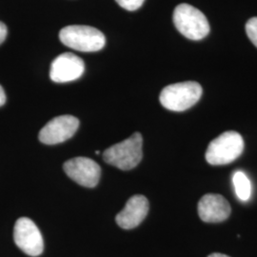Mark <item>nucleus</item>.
<instances>
[{
  "label": "nucleus",
  "instance_id": "nucleus-1",
  "mask_svg": "<svg viewBox=\"0 0 257 257\" xmlns=\"http://www.w3.org/2000/svg\"><path fill=\"white\" fill-rule=\"evenodd\" d=\"M142 146V136L136 133L124 141L108 148L103 153V158L110 165L122 171H128L140 163L143 156Z\"/></svg>",
  "mask_w": 257,
  "mask_h": 257
},
{
  "label": "nucleus",
  "instance_id": "nucleus-2",
  "mask_svg": "<svg viewBox=\"0 0 257 257\" xmlns=\"http://www.w3.org/2000/svg\"><path fill=\"white\" fill-rule=\"evenodd\" d=\"M202 87L194 81L175 83L165 87L159 99L167 110L184 111L192 108L202 95Z\"/></svg>",
  "mask_w": 257,
  "mask_h": 257
},
{
  "label": "nucleus",
  "instance_id": "nucleus-3",
  "mask_svg": "<svg viewBox=\"0 0 257 257\" xmlns=\"http://www.w3.org/2000/svg\"><path fill=\"white\" fill-rule=\"evenodd\" d=\"M244 151L241 135L229 131L213 139L206 152V160L213 166L226 165L236 160Z\"/></svg>",
  "mask_w": 257,
  "mask_h": 257
},
{
  "label": "nucleus",
  "instance_id": "nucleus-4",
  "mask_svg": "<svg viewBox=\"0 0 257 257\" xmlns=\"http://www.w3.org/2000/svg\"><path fill=\"white\" fill-rule=\"evenodd\" d=\"M59 38L65 46L84 53L100 51L106 43L105 36L99 30L83 25L63 28L59 33Z\"/></svg>",
  "mask_w": 257,
  "mask_h": 257
},
{
  "label": "nucleus",
  "instance_id": "nucleus-5",
  "mask_svg": "<svg viewBox=\"0 0 257 257\" xmlns=\"http://www.w3.org/2000/svg\"><path fill=\"white\" fill-rule=\"evenodd\" d=\"M174 23L178 32L192 40H200L210 33L208 19L202 12L189 4H180L174 12Z\"/></svg>",
  "mask_w": 257,
  "mask_h": 257
},
{
  "label": "nucleus",
  "instance_id": "nucleus-6",
  "mask_svg": "<svg viewBox=\"0 0 257 257\" xmlns=\"http://www.w3.org/2000/svg\"><path fill=\"white\" fill-rule=\"evenodd\" d=\"M16 245L30 256H38L43 252V237L36 223L28 217L18 219L14 229Z\"/></svg>",
  "mask_w": 257,
  "mask_h": 257
},
{
  "label": "nucleus",
  "instance_id": "nucleus-7",
  "mask_svg": "<svg viewBox=\"0 0 257 257\" xmlns=\"http://www.w3.org/2000/svg\"><path fill=\"white\" fill-rule=\"evenodd\" d=\"M66 175L74 182L87 188L95 187L101 176V169L95 161L87 157H75L63 165Z\"/></svg>",
  "mask_w": 257,
  "mask_h": 257
},
{
  "label": "nucleus",
  "instance_id": "nucleus-8",
  "mask_svg": "<svg viewBox=\"0 0 257 257\" xmlns=\"http://www.w3.org/2000/svg\"><path fill=\"white\" fill-rule=\"evenodd\" d=\"M79 127V120L73 115H60L49 121L39 132V140L46 145H55L70 139Z\"/></svg>",
  "mask_w": 257,
  "mask_h": 257
},
{
  "label": "nucleus",
  "instance_id": "nucleus-9",
  "mask_svg": "<svg viewBox=\"0 0 257 257\" xmlns=\"http://www.w3.org/2000/svg\"><path fill=\"white\" fill-rule=\"evenodd\" d=\"M85 71L82 59L72 53L58 55L51 65L50 77L55 83L74 81L81 77Z\"/></svg>",
  "mask_w": 257,
  "mask_h": 257
},
{
  "label": "nucleus",
  "instance_id": "nucleus-10",
  "mask_svg": "<svg viewBox=\"0 0 257 257\" xmlns=\"http://www.w3.org/2000/svg\"><path fill=\"white\" fill-rule=\"evenodd\" d=\"M198 214L201 220L207 223H219L229 218L230 203L220 194L208 193L198 202Z\"/></svg>",
  "mask_w": 257,
  "mask_h": 257
},
{
  "label": "nucleus",
  "instance_id": "nucleus-11",
  "mask_svg": "<svg viewBox=\"0 0 257 257\" xmlns=\"http://www.w3.org/2000/svg\"><path fill=\"white\" fill-rule=\"evenodd\" d=\"M149 211V201L144 195L132 196L124 209L117 213L115 221L120 228L131 230L137 228L145 219Z\"/></svg>",
  "mask_w": 257,
  "mask_h": 257
},
{
  "label": "nucleus",
  "instance_id": "nucleus-12",
  "mask_svg": "<svg viewBox=\"0 0 257 257\" xmlns=\"http://www.w3.org/2000/svg\"><path fill=\"white\" fill-rule=\"evenodd\" d=\"M233 187L235 193L241 201H247L251 195V183L248 176L242 171H237L234 173L233 177Z\"/></svg>",
  "mask_w": 257,
  "mask_h": 257
},
{
  "label": "nucleus",
  "instance_id": "nucleus-13",
  "mask_svg": "<svg viewBox=\"0 0 257 257\" xmlns=\"http://www.w3.org/2000/svg\"><path fill=\"white\" fill-rule=\"evenodd\" d=\"M246 33L248 39L257 48V18L249 19L246 24Z\"/></svg>",
  "mask_w": 257,
  "mask_h": 257
},
{
  "label": "nucleus",
  "instance_id": "nucleus-14",
  "mask_svg": "<svg viewBox=\"0 0 257 257\" xmlns=\"http://www.w3.org/2000/svg\"><path fill=\"white\" fill-rule=\"evenodd\" d=\"M123 9L136 11L139 9L145 0H115Z\"/></svg>",
  "mask_w": 257,
  "mask_h": 257
},
{
  "label": "nucleus",
  "instance_id": "nucleus-15",
  "mask_svg": "<svg viewBox=\"0 0 257 257\" xmlns=\"http://www.w3.org/2000/svg\"><path fill=\"white\" fill-rule=\"evenodd\" d=\"M7 34H8V30L6 25L0 21V45L5 41Z\"/></svg>",
  "mask_w": 257,
  "mask_h": 257
},
{
  "label": "nucleus",
  "instance_id": "nucleus-16",
  "mask_svg": "<svg viewBox=\"0 0 257 257\" xmlns=\"http://www.w3.org/2000/svg\"><path fill=\"white\" fill-rule=\"evenodd\" d=\"M6 103V94L3 90V88L0 85V107L3 106Z\"/></svg>",
  "mask_w": 257,
  "mask_h": 257
},
{
  "label": "nucleus",
  "instance_id": "nucleus-17",
  "mask_svg": "<svg viewBox=\"0 0 257 257\" xmlns=\"http://www.w3.org/2000/svg\"><path fill=\"white\" fill-rule=\"evenodd\" d=\"M208 257H230L226 254H223V253H218V252H215V253H211Z\"/></svg>",
  "mask_w": 257,
  "mask_h": 257
}]
</instances>
